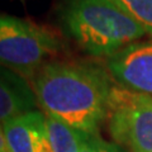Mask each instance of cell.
Masks as SVG:
<instances>
[{
  "label": "cell",
  "instance_id": "obj_1",
  "mask_svg": "<svg viewBox=\"0 0 152 152\" xmlns=\"http://www.w3.org/2000/svg\"><path fill=\"white\" fill-rule=\"evenodd\" d=\"M37 104L47 115L88 136L108 114L112 91L107 70L90 61L51 60L31 80Z\"/></svg>",
  "mask_w": 152,
  "mask_h": 152
},
{
  "label": "cell",
  "instance_id": "obj_2",
  "mask_svg": "<svg viewBox=\"0 0 152 152\" xmlns=\"http://www.w3.org/2000/svg\"><path fill=\"white\" fill-rule=\"evenodd\" d=\"M57 19L64 34L94 57L108 58L148 34L112 0H60Z\"/></svg>",
  "mask_w": 152,
  "mask_h": 152
},
{
  "label": "cell",
  "instance_id": "obj_3",
  "mask_svg": "<svg viewBox=\"0 0 152 152\" xmlns=\"http://www.w3.org/2000/svg\"><path fill=\"white\" fill-rule=\"evenodd\" d=\"M64 50L55 29L0 13V66L31 81L38 69Z\"/></svg>",
  "mask_w": 152,
  "mask_h": 152
},
{
  "label": "cell",
  "instance_id": "obj_4",
  "mask_svg": "<svg viewBox=\"0 0 152 152\" xmlns=\"http://www.w3.org/2000/svg\"><path fill=\"white\" fill-rule=\"evenodd\" d=\"M108 127L117 145L129 152H152V98L113 86L108 103Z\"/></svg>",
  "mask_w": 152,
  "mask_h": 152
},
{
  "label": "cell",
  "instance_id": "obj_5",
  "mask_svg": "<svg viewBox=\"0 0 152 152\" xmlns=\"http://www.w3.org/2000/svg\"><path fill=\"white\" fill-rule=\"evenodd\" d=\"M107 67L122 88L152 98V39L126 46L108 57Z\"/></svg>",
  "mask_w": 152,
  "mask_h": 152
},
{
  "label": "cell",
  "instance_id": "obj_6",
  "mask_svg": "<svg viewBox=\"0 0 152 152\" xmlns=\"http://www.w3.org/2000/svg\"><path fill=\"white\" fill-rule=\"evenodd\" d=\"M9 152H52L45 113L31 110L3 123Z\"/></svg>",
  "mask_w": 152,
  "mask_h": 152
},
{
  "label": "cell",
  "instance_id": "obj_7",
  "mask_svg": "<svg viewBox=\"0 0 152 152\" xmlns=\"http://www.w3.org/2000/svg\"><path fill=\"white\" fill-rule=\"evenodd\" d=\"M37 99L29 83L17 72L0 66V124L34 110Z\"/></svg>",
  "mask_w": 152,
  "mask_h": 152
},
{
  "label": "cell",
  "instance_id": "obj_8",
  "mask_svg": "<svg viewBox=\"0 0 152 152\" xmlns=\"http://www.w3.org/2000/svg\"><path fill=\"white\" fill-rule=\"evenodd\" d=\"M46 117V129L52 152H80L84 133L69 127L56 118Z\"/></svg>",
  "mask_w": 152,
  "mask_h": 152
},
{
  "label": "cell",
  "instance_id": "obj_9",
  "mask_svg": "<svg viewBox=\"0 0 152 152\" xmlns=\"http://www.w3.org/2000/svg\"><path fill=\"white\" fill-rule=\"evenodd\" d=\"M152 36V0H112Z\"/></svg>",
  "mask_w": 152,
  "mask_h": 152
},
{
  "label": "cell",
  "instance_id": "obj_10",
  "mask_svg": "<svg viewBox=\"0 0 152 152\" xmlns=\"http://www.w3.org/2000/svg\"><path fill=\"white\" fill-rule=\"evenodd\" d=\"M80 152H126L119 145L108 142L98 134H84Z\"/></svg>",
  "mask_w": 152,
  "mask_h": 152
},
{
  "label": "cell",
  "instance_id": "obj_11",
  "mask_svg": "<svg viewBox=\"0 0 152 152\" xmlns=\"http://www.w3.org/2000/svg\"><path fill=\"white\" fill-rule=\"evenodd\" d=\"M0 152H9L7 141H5V136H4L3 126H1V124H0Z\"/></svg>",
  "mask_w": 152,
  "mask_h": 152
},
{
  "label": "cell",
  "instance_id": "obj_12",
  "mask_svg": "<svg viewBox=\"0 0 152 152\" xmlns=\"http://www.w3.org/2000/svg\"><path fill=\"white\" fill-rule=\"evenodd\" d=\"M20 1H24V0H20Z\"/></svg>",
  "mask_w": 152,
  "mask_h": 152
}]
</instances>
